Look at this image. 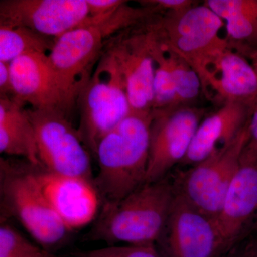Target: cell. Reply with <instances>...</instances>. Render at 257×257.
<instances>
[{"label":"cell","instance_id":"6da1fadb","mask_svg":"<svg viewBox=\"0 0 257 257\" xmlns=\"http://www.w3.org/2000/svg\"><path fill=\"white\" fill-rule=\"evenodd\" d=\"M126 3L107 14L89 16L80 26L55 39L48 59L71 109L90 79L106 40L154 13L147 7L133 8Z\"/></svg>","mask_w":257,"mask_h":257},{"label":"cell","instance_id":"7a4b0ae2","mask_svg":"<svg viewBox=\"0 0 257 257\" xmlns=\"http://www.w3.org/2000/svg\"><path fill=\"white\" fill-rule=\"evenodd\" d=\"M153 110L131 112L101 139L94 187L101 206L117 202L146 184Z\"/></svg>","mask_w":257,"mask_h":257},{"label":"cell","instance_id":"3957f363","mask_svg":"<svg viewBox=\"0 0 257 257\" xmlns=\"http://www.w3.org/2000/svg\"><path fill=\"white\" fill-rule=\"evenodd\" d=\"M175 184L167 177L146 183L117 202L101 206L84 240L133 246H155L160 239L172 203Z\"/></svg>","mask_w":257,"mask_h":257},{"label":"cell","instance_id":"277c9868","mask_svg":"<svg viewBox=\"0 0 257 257\" xmlns=\"http://www.w3.org/2000/svg\"><path fill=\"white\" fill-rule=\"evenodd\" d=\"M0 198L1 220L15 218L50 252L67 243L71 231L47 199L35 166L25 160L1 157Z\"/></svg>","mask_w":257,"mask_h":257},{"label":"cell","instance_id":"5b68a950","mask_svg":"<svg viewBox=\"0 0 257 257\" xmlns=\"http://www.w3.org/2000/svg\"><path fill=\"white\" fill-rule=\"evenodd\" d=\"M77 101L80 109L78 131L95 156L101 139L131 113L124 79L106 47Z\"/></svg>","mask_w":257,"mask_h":257},{"label":"cell","instance_id":"8992f818","mask_svg":"<svg viewBox=\"0 0 257 257\" xmlns=\"http://www.w3.org/2000/svg\"><path fill=\"white\" fill-rule=\"evenodd\" d=\"M248 140V121L230 145L180 175L174 183L176 189L197 209L216 220Z\"/></svg>","mask_w":257,"mask_h":257},{"label":"cell","instance_id":"52a82bcc","mask_svg":"<svg viewBox=\"0 0 257 257\" xmlns=\"http://www.w3.org/2000/svg\"><path fill=\"white\" fill-rule=\"evenodd\" d=\"M165 15L152 25L154 28L171 50L195 72L208 58L231 45L229 39L220 35L224 20L204 3Z\"/></svg>","mask_w":257,"mask_h":257},{"label":"cell","instance_id":"ba28073f","mask_svg":"<svg viewBox=\"0 0 257 257\" xmlns=\"http://www.w3.org/2000/svg\"><path fill=\"white\" fill-rule=\"evenodd\" d=\"M26 110L35 128L42 167L60 175L94 182L90 152L67 114L57 110Z\"/></svg>","mask_w":257,"mask_h":257},{"label":"cell","instance_id":"9c48e42d","mask_svg":"<svg viewBox=\"0 0 257 257\" xmlns=\"http://www.w3.org/2000/svg\"><path fill=\"white\" fill-rule=\"evenodd\" d=\"M155 247L162 257H219L229 253L215 220L193 206L177 189Z\"/></svg>","mask_w":257,"mask_h":257},{"label":"cell","instance_id":"30bf717a","mask_svg":"<svg viewBox=\"0 0 257 257\" xmlns=\"http://www.w3.org/2000/svg\"><path fill=\"white\" fill-rule=\"evenodd\" d=\"M146 183L165 179L184 160L201 121L203 112L180 106L153 110Z\"/></svg>","mask_w":257,"mask_h":257},{"label":"cell","instance_id":"8fae6325","mask_svg":"<svg viewBox=\"0 0 257 257\" xmlns=\"http://www.w3.org/2000/svg\"><path fill=\"white\" fill-rule=\"evenodd\" d=\"M206 95L219 101L240 102L254 109L257 104V75L249 61L226 47L211 56L196 71Z\"/></svg>","mask_w":257,"mask_h":257},{"label":"cell","instance_id":"7c38bea8","mask_svg":"<svg viewBox=\"0 0 257 257\" xmlns=\"http://www.w3.org/2000/svg\"><path fill=\"white\" fill-rule=\"evenodd\" d=\"M87 0H2L0 23L26 27L57 39L89 18Z\"/></svg>","mask_w":257,"mask_h":257},{"label":"cell","instance_id":"4fadbf2b","mask_svg":"<svg viewBox=\"0 0 257 257\" xmlns=\"http://www.w3.org/2000/svg\"><path fill=\"white\" fill-rule=\"evenodd\" d=\"M117 37L106 48L112 54L124 79L131 112L151 111L155 64L150 52L148 29Z\"/></svg>","mask_w":257,"mask_h":257},{"label":"cell","instance_id":"5bb4252c","mask_svg":"<svg viewBox=\"0 0 257 257\" xmlns=\"http://www.w3.org/2000/svg\"><path fill=\"white\" fill-rule=\"evenodd\" d=\"M35 172L51 206L71 231L95 220L101 201L94 182L60 175L36 166Z\"/></svg>","mask_w":257,"mask_h":257},{"label":"cell","instance_id":"9a60e30c","mask_svg":"<svg viewBox=\"0 0 257 257\" xmlns=\"http://www.w3.org/2000/svg\"><path fill=\"white\" fill-rule=\"evenodd\" d=\"M13 98L32 109L57 110L67 114V99L51 67L48 55L31 53L10 63Z\"/></svg>","mask_w":257,"mask_h":257},{"label":"cell","instance_id":"2e32d148","mask_svg":"<svg viewBox=\"0 0 257 257\" xmlns=\"http://www.w3.org/2000/svg\"><path fill=\"white\" fill-rule=\"evenodd\" d=\"M257 215V157L243 151L216 224L226 250L233 251L243 230Z\"/></svg>","mask_w":257,"mask_h":257},{"label":"cell","instance_id":"e0dca14e","mask_svg":"<svg viewBox=\"0 0 257 257\" xmlns=\"http://www.w3.org/2000/svg\"><path fill=\"white\" fill-rule=\"evenodd\" d=\"M252 108L240 102H227L201 121L188 152L180 165H197L237 138L249 120Z\"/></svg>","mask_w":257,"mask_h":257},{"label":"cell","instance_id":"ac0fdd59","mask_svg":"<svg viewBox=\"0 0 257 257\" xmlns=\"http://www.w3.org/2000/svg\"><path fill=\"white\" fill-rule=\"evenodd\" d=\"M24 106L12 98H0V152L43 167L35 128Z\"/></svg>","mask_w":257,"mask_h":257},{"label":"cell","instance_id":"d6986e66","mask_svg":"<svg viewBox=\"0 0 257 257\" xmlns=\"http://www.w3.org/2000/svg\"><path fill=\"white\" fill-rule=\"evenodd\" d=\"M226 23L236 48H257V0H208L204 3Z\"/></svg>","mask_w":257,"mask_h":257},{"label":"cell","instance_id":"ffe728a7","mask_svg":"<svg viewBox=\"0 0 257 257\" xmlns=\"http://www.w3.org/2000/svg\"><path fill=\"white\" fill-rule=\"evenodd\" d=\"M55 39L20 25L0 23V62H13L27 54L50 53Z\"/></svg>","mask_w":257,"mask_h":257},{"label":"cell","instance_id":"44dd1931","mask_svg":"<svg viewBox=\"0 0 257 257\" xmlns=\"http://www.w3.org/2000/svg\"><path fill=\"white\" fill-rule=\"evenodd\" d=\"M165 44L167 63L175 86L177 106H182L199 95L202 84L192 67Z\"/></svg>","mask_w":257,"mask_h":257},{"label":"cell","instance_id":"7402d4cb","mask_svg":"<svg viewBox=\"0 0 257 257\" xmlns=\"http://www.w3.org/2000/svg\"><path fill=\"white\" fill-rule=\"evenodd\" d=\"M0 257H57L27 239L7 221L0 225Z\"/></svg>","mask_w":257,"mask_h":257},{"label":"cell","instance_id":"603a6c76","mask_svg":"<svg viewBox=\"0 0 257 257\" xmlns=\"http://www.w3.org/2000/svg\"><path fill=\"white\" fill-rule=\"evenodd\" d=\"M74 257H162L155 246H111L107 247L77 251Z\"/></svg>","mask_w":257,"mask_h":257},{"label":"cell","instance_id":"cb8c5ba5","mask_svg":"<svg viewBox=\"0 0 257 257\" xmlns=\"http://www.w3.org/2000/svg\"><path fill=\"white\" fill-rule=\"evenodd\" d=\"M141 3L155 12L163 11L165 12V14L179 13L195 5L194 2L190 0H150Z\"/></svg>","mask_w":257,"mask_h":257},{"label":"cell","instance_id":"d4e9b609","mask_svg":"<svg viewBox=\"0 0 257 257\" xmlns=\"http://www.w3.org/2000/svg\"><path fill=\"white\" fill-rule=\"evenodd\" d=\"M126 1L122 0H87L89 16H99L111 13Z\"/></svg>","mask_w":257,"mask_h":257},{"label":"cell","instance_id":"484cf974","mask_svg":"<svg viewBox=\"0 0 257 257\" xmlns=\"http://www.w3.org/2000/svg\"><path fill=\"white\" fill-rule=\"evenodd\" d=\"M0 94L1 98H13L10 63L0 62Z\"/></svg>","mask_w":257,"mask_h":257},{"label":"cell","instance_id":"4316f807","mask_svg":"<svg viewBox=\"0 0 257 257\" xmlns=\"http://www.w3.org/2000/svg\"><path fill=\"white\" fill-rule=\"evenodd\" d=\"M249 140L244 148V151L257 156V104L250 116L248 121Z\"/></svg>","mask_w":257,"mask_h":257},{"label":"cell","instance_id":"83f0119b","mask_svg":"<svg viewBox=\"0 0 257 257\" xmlns=\"http://www.w3.org/2000/svg\"><path fill=\"white\" fill-rule=\"evenodd\" d=\"M236 50L249 61L257 75V48H237Z\"/></svg>","mask_w":257,"mask_h":257},{"label":"cell","instance_id":"f1b7e54d","mask_svg":"<svg viewBox=\"0 0 257 257\" xmlns=\"http://www.w3.org/2000/svg\"><path fill=\"white\" fill-rule=\"evenodd\" d=\"M238 257H257V239L251 240Z\"/></svg>","mask_w":257,"mask_h":257},{"label":"cell","instance_id":"f546056e","mask_svg":"<svg viewBox=\"0 0 257 257\" xmlns=\"http://www.w3.org/2000/svg\"><path fill=\"white\" fill-rule=\"evenodd\" d=\"M219 257H238L237 254L234 252V251H230V252L226 253V254L222 255Z\"/></svg>","mask_w":257,"mask_h":257},{"label":"cell","instance_id":"4dcf8cb0","mask_svg":"<svg viewBox=\"0 0 257 257\" xmlns=\"http://www.w3.org/2000/svg\"><path fill=\"white\" fill-rule=\"evenodd\" d=\"M256 229H257V221H256Z\"/></svg>","mask_w":257,"mask_h":257}]
</instances>
